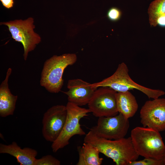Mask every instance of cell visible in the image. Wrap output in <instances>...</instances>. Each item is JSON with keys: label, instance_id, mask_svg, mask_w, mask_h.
Instances as JSON below:
<instances>
[{"label": "cell", "instance_id": "obj_1", "mask_svg": "<svg viewBox=\"0 0 165 165\" xmlns=\"http://www.w3.org/2000/svg\"><path fill=\"white\" fill-rule=\"evenodd\" d=\"M84 142L96 147L100 153L112 160L116 165H129L139 156L134 148L130 137L108 139L98 136L90 130L85 135Z\"/></svg>", "mask_w": 165, "mask_h": 165}, {"label": "cell", "instance_id": "obj_2", "mask_svg": "<svg viewBox=\"0 0 165 165\" xmlns=\"http://www.w3.org/2000/svg\"><path fill=\"white\" fill-rule=\"evenodd\" d=\"M130 137L139 156L158 160L164 158L165 145L159 132L148 127H138L131 130Z\"/></svg>", "mask_w": 165, "mask_h": 165}, {"label": "cell", "instance_id": "obj_3", "mask_svg": "<svg viewBox=\"0 0 165 165\" xmlns=\"http://www.w3.org/2000/svg\"><path fill=\"white\" fill-rule=\"evenodd\" d=\"M77 60L75 53L53 55L45 62L42 72L40 84L50 93H58L64 84L63 75L65 69Z\"/></svg>", "mask_w": 165, "mask_h": 165}, {"label": "cell", "instance_id": "obj_4", "mask_svg": "<svg viewBox=\"0 0 165 165\" xmlns=\"http://www.w3.org/2000/svg\"><path fill=\"white\" fill-rule=\"evenodd\" d=\"M127 65L123 62L120 64L115 72L111 76L101 81L91 84L95 88L106 86L117 92H125L137 89L149 98H158L165 94V92L160 90L148 88L139 85L134 81L130 77Z\"/></svg>", "mask_w": 165, "mask_h": 165}, {"label": "cell", "instance_id": "obj_5", "mask_svg": "<svg viewBox=\"0 0 165 165\" xmlns=\"http://www.w3.org/2000/svg\"><path fill=\"white\" fill-rule=\"evenodd\" d=\"M66 106L67 116L64 128L59 137L51 145L54 152L68 145L70 139L73 136L86 134L79 122L81 119L87 116L88 113L90 112V110L68 101Z\"/></svg>", "mask_w": 165, "mask_h": 165}, {"label": "cell", "instance_id": "obj_6", "mask_svg": "<svg viewBox=\"0 0 165 165\" xmlns=\"http://www.w3.org/2000/svg\"><path fill=\"white\" fill-rule=\"evenodd\" d=\"M34 19L29 17L23 20H16L0 23V25L7 26L12 38L16 41L21 42L23 46V57L26 61L28 53L33 50L41 41V38L34 29Z\"/></svg>", "mask_w": 165, "mask_h": 165}, {"label": "cell", "instance_id": "obj_7", "mask_svg": "<svg viewBox=\"0 0 165 165\" xmlns=\"http://www.w3.org/2000/svg\"><path fill=\"white\" fill-rule=\"evenodd\" d=\"M116 93L108 87L102 86L97 88L88 104L90 112L98 118L113 116L118 114Z\"/></svg>", "mask_w": 165, "mask_h": 165}, {"label": "cell", "instance_id": "obj_8", "mask_svg": "<svg viewBox=\"0 0 165 165\" xmlns=\"http://www.w3.org/2000/svg\"><path fill=\"white\" fill-rule=\"evenodd\" d=\"M129 119L121 113L98 118L97 125L90 129L99 137L110 140L124 138L129 128Z\"/></svg>", "mask_w": 165, "mask_h": 165}, {"label": "cell", "instance_id": "obj_9", "mask_svg": "<svg viewBox=\"0 0 165 165\" xmlns=\"http://www.w3.org/2000/svg\"><path fill=\"white\" fill-rule=\"evenodd\" d=\"M67 113L66 106L63 105H54L44 113L42 133L46 140L53 143L57 139L64 128Z\"/></svg>", "mask_w": 165, "mask_h": 165}, {"label": "cell", "instance_id": "obj_10", "mask_svg": "<svg viewBox=\"0 0 165 165\" xmlns=\"http://www.w3.org/2000/svg\"><path fill=\"white\" fill-rule=\"evenodd\" d=\"M140 117L143 127L159 132L165 130V98L146 101L141 109Z\"/></svg>", "mask_w": 165, "mask_h": 165}, {"label": "cell", "instance_id": "obj_11", "mask_svg": "<svg viewBox=\"0 0 165 165\" xmlns=\"http://www.w3.org/2000/svg\"><path fill=\"white\" fill-rule=\"evenodd\" d=\"M67 87L68 90L63 93L67 96L68 101L79 106L88 105L97 88L79 79L69 80Z\"/></svg>", "mask_w": 165, "mask_h": 165}, {"label": "cell", "instance_id": "obj_12", "mask_svg": "<svg viewBox=\"0 0 165 165\" xmlns=\"http://www.w3.org/2000/svg\"><path fill=\"white\" fill-rule=\"evenodd\" d=\"M0 153L8 154L15 157L21 165H34L37 151L28 147L21 148L13 141L9 145L0 144Z\"/></svg>", "mask_w": 165, "mask_h": 165}, {"label": "cell", "instance_id": "obj_13", "mask_svg": "<svg viewBox=\"0 0 165 165\" xmlns=\"http://www.w3.org/2000/svg\"><path fill=\"white\" fill-rule=\"evenodd\" d=\"M12 71L11 68L8 69L0 86V116L2 117L13 115L18 98L17 95L12 94L9 88L8 81Z\"/></svg>", "mask_w": 165, "mask_h": 165}, {"label": "cell", "instance_id": "obj_14", "mask_svg": "<svg viewBox=\"0 0 165 165\" xmlns=\"http://www.w3.org/2000/svg\"><path fill=\"white\" fill-rule=\"evenodd\" d=\"M116 98L119 113L128 119L134 115L138 105L135 97L129 91L117 92Z\"/></svg>", "mask_w": 165, "mask_h": 165}, {"label": "cell", "instance_id": "obj_15", "mask_svg": "<svg viewBox=\"0 0 165 165\" xmlns=\"http://www.w3.org/2000/svg\"><path fill=\"white\" fill-rule=\"evenodd\" d=\"M79 155L77 165H100L103 159L99 157L98 149L92 145L84 142L82 146L77 147Z\"/></svg>", "mask_w": 165, "mask_h": 165}, {"label": "cell", "instance_id": "obj_16", "mask_svg": "<svg viewBox=\"0 0 165 165\" xmlns=\"http://www.w3.org/2000/svg\"><path fill=\"white\" fill-rule=\"evenodd\" d=\"M148 13L150 25L156 26L158 18L165 14V0H155L152 2L149 5Z\"/></svg>", "mask_w": 165, "mask_h": 165}, {"label": "cell", "instance_id": "obj_17", "mask_svg": "<svg viewBox=\"0 0 165 165\" xmlns=\"http://www.w3.org/2000/svg\"><path fill=\"white\" fill-rule=\"evenodd\" d=\"M61 162L51 155L42 156L39 159H36L34 165H60Z\"/></svg>", "mask_w": 165, "mask_h": 165}, {"label": "cell", "instance_id": "obj_18", "mask_svg": "<svg viewBox=\"0 0 165 165\" xmlns=\"http://www.w3.org/2000/svg\"><path fill=\"white\" fill-rule=\"evenodd\" d=\"M129 165H164L163 160H158L151 158H145L142 160H135L129 164Z\"/></svg>", "mask_w": 165, "mask_h": 165}, {"label": "cell", "instance_id": "obj_19", "mask_svg": "<svg viewBox=\"0 0 165 165\" xmlns=\"http://www.w3.org/2000/svg\"><path fill=\"white\" fill-rule=\"evenodd\" d=\"M122 16V12L117 7H113L110 8L108 11L107 17L111 21L116 22L119 20Z\"/></svg>", "mask_w": 165, "mask_h": 165}, {"label": "cell", "instance_id": "obj_20", "mask_svg": "<svg viewBox=\"0 0 165 165\" xmlns=\"http://www.w3.org/2000/svg\"><path fill=\"white\" fill-rule=\"evenodd\" d=\"M3 6L8 9L12 7L14 4L13 0H0Z\"/></svg>", "mask_w": 165, "mask_h": 165}, {"label": "cell", "instance_id": "obj_21", "mask_svg": "<svg viewBox=\"0 0 165 165\" xmlns=\"http://www.w3.org/2000/svg\"><path fill=\"white\" fill-rule=\"evenodd\" d=\"M156 24L157 25L161 27H165V14L159 17L156 21Z\"/></svg>", "mask_w": 165, "mask_h": 165}, {"label": "cell", "instance_id": "obj_22", "mask_svg": "<svg viewBox=\"0 0 165 165\" xmlns=\"http://www.w3.org/2000/svg\"><path fill=\"white\" fill-rule=\"evenodd\" d=\"M163 162H164V165H165V156L164 158L163 159Z\"/></svg>", "mask_w": 165, "mask_h": 165}]
</instances>
